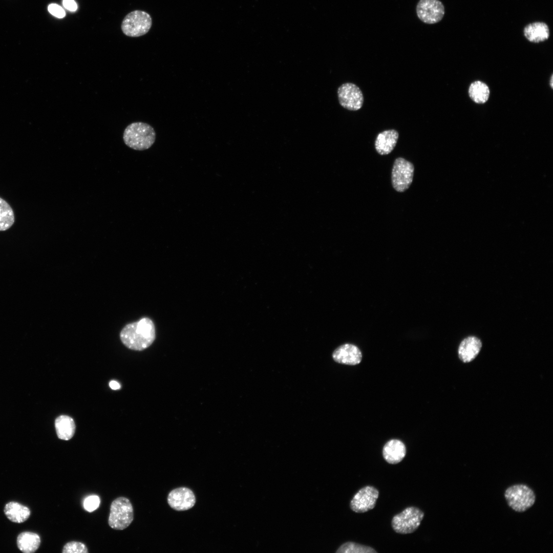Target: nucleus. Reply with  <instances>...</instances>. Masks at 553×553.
Wrapping results in <instances>:
<instances>
[{
    "instance_id": "cd10ccee",
    "label": "nucleus",
    "mask_w": 553,
    "mask_h": 553,
    "mask_svg": "<svg viewBox=\"0 0 553 553\" xmlns=\"http://www.w3.org/2000/svg\"><path fill=\"white\" fill-rule=\"evenodd\" d=\"M550 87L551 88H552V76H551L550 81Z\"/></svg>"
},
{
    "instance_id": "423d86ee",
    "label": "nucleus",
    "mask_w": 553,
    "mask_h": 553,
    "mask_svg": "<svg viewBox=\"0 0 553 553\" xmlns=\"http://www.w3.org/2000/svg\"><path fill=\"white\" fill-rule=\"evenodd\" d=\"M423 517L424 513L420 509L408 507L393 517L392 527L397 533L411 534L418 528Z\"/></svg>"
},
{
    "instance_id": "dca6fc26",
    "label": "nucleus",
    "mask_w": 553,
    "mask_h": 553,
    "mask_svg": "<svg viewBox=\"0 0 553 553\" xmlns=\"http://www.w3.org/2000/svg\"><path fill=\"white\" fill-rule=\"evenodd\" d=\"M524 35L530 42L538 43L544 41L549 37V30L546 24L543 22H535L526 26L523 30Z\"/></svg>"
},
{
    "instance_id": "f3484780",
    "label": "nucleus",
    "mask_w": 553,
    "mask_h": 553,
    "mask_svg": "<svg viewBox=\"0 0 553 553\" xmlns=\"http://www.w3.org/2000/svg\"><path fill=\"white\" fill-rule=\"evenodd\" d=\"M4 513L11 521L17 523L25 522L30 515L29 508L16 502L8 503L5 505Z\"/></svg>"
},
{
    "instance_id": "b1692460",
    "label": "nucleus",
    "mask_w": 553,
    "mask_h": 553,
    "mask_svg": "<svg viewBox=\"0 0 553 553\" xmlns=\"http://www.w3.org/2000/svg\"><path fill=\"white\" fill-rule=\"evenodd\" d=\"M100 502V498L97 495H91L84 499L83 506L86 511L92 512L99 507Z\"/></svg>"
},
{
    "instance_id": "f03ea898",
    "label": "nucleus",
    "mask_w": 553,
    "mask_h": 553,
    "mask_svg": "<svg viewBox=\"0 0 553 553\" xmlns=\"http://www.w3.org/2000/svg\"><path fill=\"white\" fill-rule=\"evenodd\" d=\"M123 140L127 146L137 151L150 148L156 140V133L149 124L142 122H133L125 129Z\"/></svg>"
},
{
    "instance_id": "39448f33",
    "label": "nucleus",
    "mask_w": 553,
    "mask_h": 553,
    "mask_svg": "<svg viewBox=\"0 0 553 553\" xmlns=\"http://www.w3.org/2000/svg\"><path fill=\"white\" fill-rule=\"evenodd\" d=\"M152 25V17L148 13L141 10H135L125 16L121 28L122 32L127 36L139 37L146 34Z\"/></svg>"
},
{
    "instance_id": "ddd939ff",
    "label": "nucleus",
    "mask_w": 553,
    "mask_h": 553,
    "mask_svg": "<svg viewBox=\"0 0 553 553\" xmlns=\"http://www.w3.org/2000/svg\"><path fill=\"white\" fill-rule=\"evenodd\" d=\"M398 137V132L394 129L385 130L378 133L374 142L376 152L380 155L389 154L395 147Z\"/></svg>"
},
{
    "instance_id": "5701e85b",
    "label": "nucleus",
    "mask_w": 553,
    "mask_h": 553,
    "mask_svg": "<svg viewBox=\"0 0 553 553\" xmlns=\"http://www.w3.org/2000/svg\"><path fill=\"white\" fill-rule=\"evenodd\" d=\"M88 549L86 545L80 542L70 541L67 543L63 547L62 553H88Z\"/></svg>"
},
{
    "instance_id": "a211bd4d",
    "label": "nucleus",
    "mask_w": 553,
    "mask_h": 553,
    "mask_svg": "<svg viewBox=\"0 0 553 553\" xmlns=\"http://www.w3.org/2000/svg\"><path fill=\"white\" fill-rule=\"evenodd\" d=\"M55 427L58 437L62 440H70L74 436L75 424L73 419L67 415L58 417L55 421Z\"/></svg>"
},
{
    "instance_id": "393cba45",
    "label": "nucleus",
    "mask_w": 553,
    "mask_h": 553,
    "mask_svg": "<svg viewBox=\"0 0 553 553\" xmlns=\"http://www.w3.org/2000/svg\"><path fill=\"white\" fill-rule=\"evenodd\" d=\"M49 12L54 16L57 18H63L65 17L66 13L65 10L60 6L56 4H51L48 6Z\"/></svg>"
},
{
    "instance_id": "0eeeda50",
    "label": "nucleus",
    "mask_w": 553,
    "mask_h": 553,
    "mask_svg": "<svg viewBox=\"0 0 553 553\" xmlns=\"http://www.w3.org/2000/svg\"><path fill=\"white\" fill-rule=\"evenodd\" d=\"M414 166L411 162L403 158H396L393 163L391 182L393 188L402 193L411 185L414 176Z\"/></svg>"
},
{
    "instance_id": "aec40b11",
    "label": "nucleus",
    "mask_w": 553,
    "mask_h": 553,
    "mask_svg": "<svg viewBox=\"0 0 553 553\" xmlns=\"http://www.w3.org/2000/svg\"><path fill=\"white\" fill-rule=\"evenodd\" d=\"M490 89L486 84L481 81L472 83L469 88V95L475 103L481 104L486 102L490 96Z\"/></svg>"
},
{
    "instance_id": "bb28decb",
    "label": "nucleus",
    "mask_w": 553,
    "mask_h": 553,
    "mask_svg": "<svg viewBox=\"0 0 553 553\" xmlns=\"http://www.w3.org/2000/svg\"><path fill=\"white\" fill-rule=\"evenodd\" d=\"M110 387L113 390H118L121 387V385L118 381L116 380H111L109 382Z\"/></svg>"
},
{
    "instance_id": "6ab92c4d",
    "label": "nucleus",
    "mask_w": 553,
    "mask_h": 553,
    "mask_svg": "<svg viewBox=\"0 0 553 553\" xmlns=\"http://www.w3.org/2000/svg\"><path fill=\"white\" fill-rule=\"evenodd\" d=\"M40 544L39 535L32 532L20 533L17 538V545L19 549L24 553H32L36 551Z\"/></svg>"
},
{
    "instance_id": "9b49d317",
    "label": "nucleus",
    "mask_w": 553,
    "mask_h": 553,
    "mask_svg": "<svg viewBox=\"0 0 553 553\" xmlns=\"http://www.w3.org/2000/svg\"><path fill=\"white\" fill-rule=\"evenodd\" d=\"M167 502L174 509L183 511L192 508L196 503L193 491L187 487H179L172 490L167 497Z\"/></svg>"
},
{
    "instance_id": "20e7f679",
    "label": "nucleus",
    "mask_w": 553,
    "mask_h": 553,
    "mask_svg": "<svg viewBox=\"0 0 553 553\" xmlns=\"http://www.w3.org/2000/svg\"><path fill=\"white\" fill-rule=\"evenodd\" d=\"M504 497L508 505L514 511L522 513L530 508L536 501L531 488L525 484H515L508 487Z\"/></svg>"
},
{
    "instance_id": "4be33fe9",
    "label": "nucleus",
    "mask_w": 553,
    "mask_h": 553,
    "mask_svg": "<svg viewBox=\"0 0 553 553\" xmlns=\"http://www.w3.org/2000/svg\"><path fill=\"white\" fill-rule=\"evenodd\" d=\"M341 553H376L373 548L358 543L348 542L342 545L336 551Z\"/></svg>"
},
{
    "instance_id": "1a4fd4ad",
    "label": "nucleus",
    "mask_w": 553,
    "mask_h": 553,
    "mask_svg": "<svg viewBox=\"0 0 553 553\" xmlns=\"http://www.w3.org/2000/svg\"><path fill=\"white\" fill-rule=\"evenodd\" d=\"M379 496V491L372 486H366L360 489L352 499L351 509L357 513L367 512L374 508Z\"/></svg>"
},
{
    "instance_id": "f257e3e1",
    "label": "nucleus",
    "mask_w": 553,
    "mask_h": 553,
    "mask_svg": "<svg viewBox=\"0 0 553 553\" xmlns=\"http://www.w3.org/2000/svg\"><path fill=\"white\" fill-rule=\"evenodd\" d=\"M155 337L154 324L148 317L126 325L120 334L122 343L128 348L136 351H141L150 346Z\"/></svg>"
},
{
    "instance_id": "7ed1b4c3",
    "label": "nucleus",
    "mask_w": 553,
    "mask_h": 553,
    "mask_svg": "<svg viewBox=\"0 0 553 553\" xmlns=\"http://www.w3.org/2000/svg\"><path fill=\"white\" fill-rule=\"evenodd\" d=\"M133 519V507L127 498L119 497L113 501L108 519L109 525L111 528L123 530L131 524Z\"/></svg>"
},
{
    "instance_id": "4468645a",
    "label": "nucleus",
    "mask_w": 553,
    "mask_h": 553,
    "mask_svg": "<svg viewBox=\"0 0 553 553\" xmlns=\"http://www.w3.org/2000/svg\"><path fill=\"white\" fill-rule=\"evenodd\" d=\"M406 447L400 440L391 439L384 446L382 456L389 464H395L401 461L406 455Z\"/></svg>"
},
{
    "instance_id": "2eb2a0df",
    "label": "nucleus",
    "mask_w": 553,
    "mask_h": 553,
    "mask_svg": "<svg viewBox=\"0 0 553 553\" xmlns=\"http://www.w3.org/2000/svg\"><path fill=\"white\" fill-rule=\"evenodd\" d=\"M481 347V341L475 336H469L464 338L459 346V358L464 363L471 361L478 354Z\"/></svg>"
},
{
    "instance_id": "9d476101",
    "label": "nucleus",
    "mask_w": 553,
    "mask_h": 553,
    "mask_svg": "<svg viewBox=\"0 0 553 553\" xmlns=\"http://www.w3.org/2000/svg\"><path fill=\"white\" fill-rule=\"evenodd\" d=\"M419 18L423 22L432 24L440 21L444 14V7L439 0H420L416 7Z\"/></svg>"
},
{
    "instance_id": "6e6552de",
    "label": "nucleus",
    "mask_w": 553,
    "mask_h": 553,
    "mask_svg": "<svg viewBox=\"0 0 553 553\" xmlns=\"http://www.w3.org/2000/svg\"><path fill=\"white\" fill-rule=\"evenodd\" d=\"M340 105L344 108L355 111L360 110L364 103L362 91L355 84L346 82L341 85L337 91Z\"/></svg>"
},
{
    "instance_id": "412c9836",
    "label": "nucleus",
    "mask_w": 553,
    "mask_h": 553,
    "mask_svg": "<svg viewBox=\"0 0 553 553\" xmlns=\"http://www.w3.org/2000/svg\"><path fill=\"white\" fill-rule=\"evenodd\" d=\"M15 221L13 210L10 205L0 197V231L9 229Z\"/></svg>"
},
{
    "instance_id": "f8f14e48",
    "label": "nucleus",
    "mask_w": 553,
    "mask_h": 553,
    "mask_svg": "<svg viewBox=\"0 0 553 553\" xmlns=\"http://www.w3.org/2000/svg\"><path fill=\"white\" fill-rule=\"evenodd\" d=\"M332 356L336 363L347 365H357L362 359L360 350L351 344L341 345L333 351Z\"/></svg>"
},
{
    "instance_id": "a878e982",
    "label": "nucleus",
    "mask_w": 553,
    "mask_h": 553,
    "mask_svg": "<svg viewBox=\"0 0 553 553\" xmlns=\"http://www.w3.org/2000/svg\"><path fill=\"white\" fill-rule=\"evenodd\" d=\"M63 5L71 11H75L77 8V4L74 0H63Z\"/></svg>"
}]
</instances>
